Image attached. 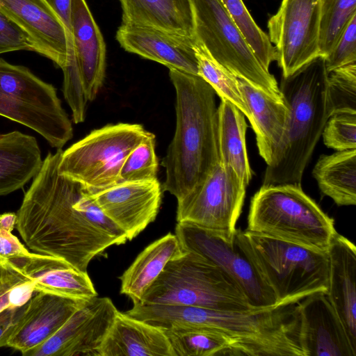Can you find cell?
<instances>
[{
    "label": "cell",
    "instance_id": "cell-27",
    "mask_svg": "<svg viewBox=\"0 0 356 356\" xmlns=\"http://www.w3.org/2000/svg\"><path fill=\"white\" fill-rule=\"evenodd\" d=\"M184 252L178 238L168 233L147 245L120 277V293L139 303L165 265Z\"/></svg>",
    "mask_w": 356,
    "mask_h": 356
},
{
    "label": "cell",
    "instance_id": "cell-9",
    "mask_svg": "<svg viewBox=\"0 0 356 356\" xmlns=\"http://www.w3.org/2000/svg\"><path fill=\"white\" fill-rule=\"evenodd\" d=\"M152 136L139 124H106L63 151L58 171L82 184L90 193L109 188L118 183L129 154Z\"/></svg>",
    "mask_w": 356,
    "mask_h": 356
},
{
    "label": "cell",
    "instance_id": "cell-31",
    "mask_svg": "<svg viewBox=\"0 0 356 356\" xmlns=\"http://www.w3.org/2000/svg\"><path fill=\"white\" fill-rule=\"evenodd\" d=\"M194 49L197 60V75L213 88L220 99H225L236 106L252 127L253 118L242 96L237 77L214 60L196 39Z\"/></svg>",
    "mask_w": 356,
    "mask_h": 356
},
{
    "label": "cell",
    "instance_id": "cell-12",
    "mask_svg": "<svg viewBox=\"0 0 356 356\" xmlns=\"http://www.w3.org/2000/svg\"><path fill=\"white\" fill-rule=\"evenodd\" d=\"M246 187L230 166L218 163L200 187L177 200V222L233 233Z\"/></svg>",
    "mask_w": 356,
    "mask_h": 356
},
{
    "label": "cell",
    "instance_id": "cell-20",
    "mask_svg": "<svg viewBox=\"0 0 356 356\" xmlns=\"http://www.w3.org/2000/svg\"><path fill=\"white\" fill-rule=\"evenodd\" d=\"M71 28L74 52L88 101L102 88L106 70V44L86 0H72Z\"/></svg>",
    "mask_w": 356,
    "mask_h": 356
},
{
    "label": "cell",
    "instance_id": "cell-2",
    "mask_svg": "<svg viewBox=\"0 0 356 356\" xmlns=\"http://www.w3.org/2000/svg\"><path fill=\"white\" fill-rule=\"evenodd\" d=\"M176 94V128L162 165V191L177 200L200 187L220 163L216 92L202 77L169 69Z\"/></svg>",
    "mask_w": 356,
    "mask_h": 356
},
{
    "label": "cell",
    "instance_id": "cell-40",
    "mask_svg": "<svg viewBox=\"0 0 356 356\" xmlns=\"http://www.w3.org/2000/svg\"><path fill=\"white\" fill-rule=\"evenodd\" d=\"M29 252L12 232L0 228V261L18 259Z\"/></svg>",
    "mask_w": 356,
    "mask_h": 356
},
{
    "label": "cell",
    "instance_id": "cell-1",
    "mask_svg": "<svg viewBox=\"0 0 356 356\" xmlns=\"http://www.w3.org/2000/svg\"><path fill=\"white\" fill-rule=\"evenodd\" d=\"M62 149L48 153L17 213V229L34 252L64 259L87 272L89 263L118 245L86 213L91 197L81 183L58 171Z\"/></svg>",
    "mask_w": 356,
    "mask_h": 356
},
{
    "label": "cell",
    "instance_id": "cell-3",
    "mask_svg": "<svg viewBox=\"0 0 356 356\" xmlns=\"http://www.w3.org/2000/svg\"><path fill=\"white\" fill-rule=\"evenodd\" d=\"M279 88L288 116L280 144L267 165L264 185L301 184L323 129L333 115L328 72L325 58L321 55L292 74L282 76Z\"/></svg>",
    "mask_w": 356,
    "mask_h": 356
},
{
    "label": "cell",
    "instance_id": "cell-37",
    "mask_svg": "<svg viewBox=\"0 0 356 356\" xmlns=\"http://www.w3.org/2000/svg\"><path fill=\"white\" fill-rule=\"evenodd\" d=\"M325 58L328 73L356 63V15L348 22L335 46Z\"/></svg>",
    "mask_w": 356,
    "mask_h": 356
},
{
    "label": "cell",
    "instance_id": "cell-34",
    "mask_svg": "<svg viewBox=\"0 0 356 356\" xmlns=\"http://www.w3.org/2000/svg\"><path fill=\"white\" fill-rule=\"evenodd\" d=\"M159 161L155 136L140 143L127 156L120 172V182L157 179Z\"/></svg>",
    "mask_w": 356,
    "mask_h": 356
},
{
    "label": "cell",
    "instance_id": "cell-33",
    "mask_svg": "<svg viewBox=\"0 0 356 356\" xmlns=\"http://www.w3.org/2000/svg\"><path fill=\"white\" fill-rule=\"evenodd\" d=\"M356 15V0H321L318 55L326 57Z\"/></svg>",
    "mask_w": 356,
    "mask_h": 356
},
{
    "label": "cell",
    "instance_id": "cell-43",
    "mask_svg": "<svg viewBox=\"0 0 356 356\" xmlns=\"http://www.w3.org/2000/svg\"><path fill=\"white\" fill-rule=\"evenodd\" d=\"M17 223V214L13 212L0 214V228L12 232Z\"/></svg>",
    "mask_w": 356,
    "mask_h": 356
},
{
    "label": "cell",
    "instance_id": "cell-41",
    "mask_svg": "<svg viewBox=\"0 0 356 356\" xmlns=\"http://www.w3.org/2000/svg\"><path fill=\"white\" fill-rule=\"evenodd\" d=\"M24 308L25 305L17 309H7L0 313V348L7 346Z\"/></svg>",
    "mask_w": 356,
    "mask_h": 356
},
{
    "label": "cell",
    "instance_id": "cell-28",
    "mask_svg": "<svg viewBox=\"0 0 356 356\" xmlns=\"http://www.w3.org/2000/svg\"><path fill=\"white\" fill-rule=\"evenodd\" d=\"M220 99L218 107L220 163L230 166L247 186L252 173L246 149L245 115L229 101Z\"/></svg>",
    "mask_w": 356,
    "mask_h": 356
},
{
    "label": "cell",
    "instance_id": "cell-36",
    "mask_svg": "<svg viewBox=\"0 0 356 356\" xmlns=\"http://www.w3.org/2000/svg\"><path fill=\"white\" fill-rule=\"evenodd\" d=\"M321 136L324 144L337 151L356 149V114L341 113L331 115Z\"/></svg>",
    "mask_w": 356,
    "mask_h": 356
},
{
    "label": "cell",
    "instance_id": "cell-11",
    "mask_svg": "<svg viewBox=\"0 0 356 356\" xmlns=\"http://www.w3.org/2000/svg\"><path fill=\"white\" fill-rule=\"evenodd\" d=\"M175 235L184 250L202 256L228 275L251 306L265 309L280 305L273 292L238 245L235 232L230 233L177 222Z\"/></svg>",
    "mask_w": 356,
    "mask_h": 356
},
{
    "label": "cell",
    "instance_id": "cell-5",
    "mask_svg": "<svg viewBox=\"0 0 356 356\" xmlns=\"http://www.w3.org/2000/svg\"><path fill=\"white\" fill-rule=\"evenodd\" d=\"M235 239L278 305L327 293L330 261L327 251L310 249L248 230L236 229Z\"/></svg>",
    "mask_w": 356,
    "mask_h": 356
},
{
    "label": "cell",
    "instance_id": "cell-38",
    "mask_svg": "<svg viewBox=\"0 0 356 356\" xmlns=\"http://www.w3.org/2000/svg\"><path fill=\"white\" fill-rule=\"evenodd\" d=\"M20 50L34 51L33 44L0 10V54Z\"/></svg>",
    "mask_w": 356,
    "mask_h": 356
},
{
    "label": "cell",
    "instance_id": "cell-19",
    "mask_svg": "<svg viewBox=\"0 0 356 356\" xmlns=\"http://www.w3.org/2000/svg\"><path fill=\"white\" fill-rule=\"evenodd\" d=\"M36 293L25 305L7 344L24 356L53 336L86 302Z\"/></svg>",
    "mask_w": 356,
    "mask_h": 356
},
{
    "label": "cell",
    "instance_id": "cell-17",
    "mask_svg": "<svg viewBox=\"0 0 356 356\" xmlns=\"http://www.w3.org/2000/svg\"><path fill=\"white\" fill-rule=\"evenodd\" d=\"M298 311L304 356H356L326 293L316 292L302 298Z\"/></svg>",
    "mask_w": 356,
    "mask_h": 356
},
{
    "label": "cell",
    "instance_id": "cell-23",
    "mask_svg": "<svg viewBox=\"0 0 356 356\" xmlns=\"http://www.w3.org/2000/svg\"><path fill=\"white\" fill-rule=\"evenodd\" d=\"M101 356H175L161 327L118 311L100 348Z\"/></svg>",
    "mask_w": 356,
    "mask_h": 356
},
{
    "label": "cell",
    "instance_id": "cell-21",
    "mask_svg": "<svg viewBox=\"0 0 356 356\" xmlns=\"http://www.w3.org/2000/svg\"><path fill=\"white\" fill-rule=\"evenodd\" d=\"M327 252L330 277L326 293L356 350V248L337 232Z\"/></svg>",
    "mask_w": 356,
    "mask_h": 356
},
{
    "label": "cell",
    "instance_id": "cell-6",
    "mask_svg": "<svg viewBox=\"0 0 356 356\" xmlns=\"http://www.w3.org/2000/svg\"><path fill=\"white\" fill-rule=\"evenodd\" d=\"M246 230L320 251L337 232L300 184H263L251 200Z\"/></svg>",
    "mask_w": 356,
    "mask_h": 356
},
{
    "label": "cell",
    "instance_id": "cell-25",
    "mask_svg": "<svg viewBox=\"0 0 356 356\" xmlns=\"http://www.w3.org/2000/svg\"><path fill=\"white\" fill-rule=\"evenodd\" d=\"M122 24L149 26L195 38L191 0H118Z\"/></svg>",
    "mask_w": 356,
    "mask_h": 356
},
{
    "label": "cell",
    "instance_id": "cell-24",
    "mask_svg": "<svg viewBox=\"0 0 356 356\" xmlns=\"http://www.w3.org/2000/svg\"><path fill=\"white\" fill-rule=\"evenodd\" d=\"M242 96L252 114L260 156L268 165L282 140L288 116L284 102H279L246 80L237 77Z\"/></svg>",
    "mask_w": 356,
    "mask_h": 356
},
{
    "label": "cell",
    "instance_id": "cell-4",
    "mask_svg": "<svg viewBox=\"0 0 356 356\" xmlns=\"http://www.w3.org/2000/svg\"><path fill=\"white\" fill-rule=\"evenodd\" d=\"M298 302L245 312L185 306L186 326L216 330L236 344L238 355L304 356L299 341Z\"/></svg>",
    "mask_w": 356,
    "mask_h": 356
},
{
    "label": "cell",
    "instance_id": "cell-39",
    "mask_svg": "<svg viewBox=\"0 0 356 356\" xmlns=\"http://www.w3.org/2000/svg\"><path fill=\"white\" fill-rule=\"evenodd\" d=\"M27 278L14 259L0 261V313L10 309V296L13 288Z\"/></svg>",
    "mask_w": 356,
    "mask_h": 356
},
{
    "label": "cell",
    "instance_id": "cell-10",
    "mask_svg": "<svg viewBox=\"0 0 356 356\" xmlns=\"http://www.w3.org/2000/svg\"><path fill=\"white\" fill-rule=\"evenodd\" d=\"M195 39L234 76L284 102L277 82L259 63L219 0H191Z\"/></svg>",
    "mask_w": 356,
    "mask_h": 356
},
{
    "label": "cell",
    "instance_id": "cell-42",
    "mask_svg": "<svg viewBox=\"0 0 356 356\" xmlns=\"http://www.w3.org/2000/svg\"><path fill=\"white\" fill-rule=\"evenodd\" d=\"M46 1L62 20L67 31L70 42L73 45L71 28L72 0H46Z\"/></svg>",
    "mask_w": 356,
    "mask_h": 356
},
{
    "label": "cell",
    "instance_id": "cell-30",
    "mask_svg": "<svg viewBox=\"0 0 356 356\" xmlns=\"http://www.w3.org/2000/svg\"><path fill=\"white\" fill-rule=\"evenodd\" d=\"M163 330L175 356L238 355L235 343L216 330L181 325Z\"/></svg>",
    "mask_w": 356,
    "mask_h": 356
},
{
    "label": "cell",
    "instance_id": "cell-32",
    "mask_svg": "<svg viewBox=\"0 0 356 356\" xmlns=\"http://www.w3.org/2000/svg\"><path fill=\"white\" fill-rule=\"evenodd\" d=\"M236 24L263 67L277 60L275 48L257 24L242 0H219Z\"/></svg>",
    "mask_w": 356,
    "mask_h": 356
},
{
    "label": "cell",
    "instance_id": "cell-18",
    "mask_svg": "<svg viewBox=\"0 0 356 356\" xmlns=\"http://www.w3.org/2000/svg\"><path fill=\"white\" fill-rule=\"evenodd\" d=\"M116 40L125 51L184 72L197 75L195 38L155 28L121 24Z\"/></svg>",
    "mask_w": 356,
    "mask_h": 356
},
{
    "label": "cell",
    "instance_id": "cell-14",
    "mask_svg": "<svg viewBox=\"0 0 356 356\" xmlns=\"http://www.w3.org/2000/svg\"><path fill=\"white\" fill-rule=\"evenodd\" d=\"M118 309L107 297L86 301L49 339L26 356H101Z\"/></svg>",
    "mask_w": 356,
    "mask_h": 356
},
{
    "label": "cell",
    "instance_id": "cell-29",
    "mask_svg": "<svg viewBox=\"0 0 356 356\" xmlns=\"http://www.w3.org/2000/svg\"><path fill=\"white\" fill-rule=\"evenodd\" d=\"M312 175L325 195L338 206L356 204V149L321 155Z\"/></svg>",
    "mask_w": 356,
    "mask_h": 356
},
{
    "label": "cell",
    "instance_id": "cell-22",
    "mask_svg": "<svg viewBox=\"0 0 356 356\" xmlns=\"http://www.w3.org/2000/svg\"><path fill=\"white\" fill-rule=\"evenodd\" d=\"M14 260L32 282L35 292L81 301L97 296L87 272L79 270L63 259L29 252Z\"/></svg>",
    "mask_w": 356,
    "mask_h": 356
},
{
    "label": "cell",
    "instance_id": "cell-35",
    "mask_svg": "<svg viewBox=\"0 0 356 356\" xmlns=\"http://www.w3.org/2000/svg\"><path fill=\"white\" fill-rule=\"evenodd\" d=\"M328 94L333 115L356 114V63L328 73Z\"/></svg>",
    "mask_w": 356,
    "mask_h": 356
},
{
    "label": "cell",
    "instance_id": "cell-7",
    "mask_svg": "<svg viewBox=\"0 0 356 356\" xmlns=\"http://www.w3.org/2000/svg\"><path fill=\"white\" fill-rule=\"evenodd\" d=\"M139 304L181 305L227 312L260 309L250 305L240 288L217 266L186 250L165 265Z\"/></svg>",
    "mask_w": 356,
    "mask_h": 356
},
{
    "label": "cell",
    "instance_id": "cell-13",
    "mask_svg": "<svg viewBox=\"0 0 356 356\" xmlns=\"http://www.w3.org/2000/svg\"><path fill=\"white\" fill-rule=\"evenodd\" d=\"M321 0H282L268 21L282 76L286 77L318 56Z\"/></svg>",
    "mask_w": 356,
    "mask_h": 356
},
{
    "label": "cell",
    "instance_id": "cell-8",
    "mask_svg": "<svg viewBox=\"0 0 356 356\" xmlns=\"http://www.w3.org/2000/svg\"><path fill=\"white\" fill-rule=\"evenodd\" d=\"M0 115L28 127L61 149L73 128L56 88L24 66L0 58Z\"/></svg>",
    "mask_w": 356,
    "mask_h": 356
},
{
    "label": "cell",
    "instance_id": "cell-15",
    "mask_svg": "<svg viewBox=\"0 0 356 356\" xmlns=\"http://www.w3.org/2000/svg\"><path fill=\"white\" fill-rule=\"evenodd\" d=\"M0 10L29 38L34 51L62 70L74 56L65 25L46 0H0Z\"/></svg>",
    "mask_w": 356,
    "mask_h": 356
},
{
    "label": "cell",
    "instance_id": "cell-26",
    "mask_svg": "<svg viewBox=\"0 0 356 356\" xmlns=\"http://www.w3.org/2000/svg\"><path fill=\"white\" fill-rule=\"evenodd\" d=\"M42 161L34 137L17 131L0 134V196L22 188L38 173Z\"/></svg>",
    "mask_w": 356,
    "mask_h": 356
},
{
    "label": "cell",
    "instance_id": "cell-16",
    "mask_svg": "<svg viewBox=\"0 0 356 356\" xmlns=\"http://www.w3.org/2000/svg\"><path fill=\"white\" fill-rule=\"evenodd\" d=\"M162 187L158 179L120 182L90 193L104 214L131 241L156 218Z\"/></svg>",
    "mask_w": 356,
    "mask_h": 356
}]
</instances>
